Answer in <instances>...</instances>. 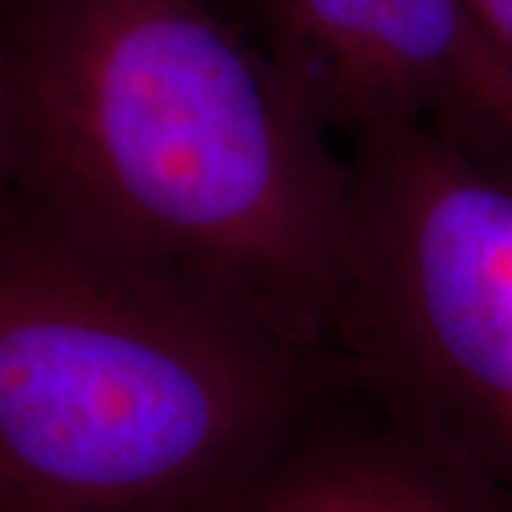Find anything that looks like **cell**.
Wrapping results in <instances>:
<instances>
[{
  "label": "cell",
  "instance_id": "6da1fadb",
  "mask_svg": "<svg viewBox=\"0 0 512 512\" xmlns=\"http://www.w3.org/2000/svg\"><path fill=\"white\" fill-rule=\"evenodd\" d=\"M12 211L185 279L316 348L336 319L348 163L208 0H0Z\"/></svg>",
  "mask_w": 512,
  "mask_h": 512
},
{
  "label": "cell",
  "instance_id": "7a4b0ae2",
  "mask_svg": "<svg viewBox=\"0 0 512 512\" xmlns=\"http://www.w3.org/2000/svg\"><path fill=\"white\" fill-rule=\"evenodd\" d=\"M313 348L177 276L0 220V512H197L291 450Z\"/></svg>",
  "mask_w": 512,
  "mask_h": 512
},
{
  "label": "cell",
  "instance_id": "3957f363",
  "mask_svg": "<svg viewBox=\"0 0 512 512\" xmlns=\"http://www.w3.org/2000/svg\"><path fill=\"white\" fill-rule=\"evenodd\" d=\"M333 336L413 436L512 478V185L439 128L359 134Z\"/></svg>",
  "mask_w": 512,
  "mask_h": 512
},
{
  "label": "cell",
  "instance_id": "277c9868",
  "mask_svg": "<svg viewBox=\"0 0 512 512\" xmlns=\"http://www.w3.org/2000/svg\"><path fill=\"white\" fill-rule=\"evenodd\" d=\"M265 49L322 126L419 123L512 146V66L467 0H259Z\"/></svg>",
  "mask_w": 512,
  "mask_h": 512
},
{
  "label": "cell",
  "instance_id": "5b68a950",
  "mask_svg": "<svg viewBox=\"0 0 512 512\" xmlns=\"http://www.w3.org/2000/svg\"><path fill=\"white\" fill-rule=\"evenodd\" d=\"M487 478L410 430L293 447L237 512H495Z\"/></svg>",
  "mask_w": 512,
  "mask_h": 512
},
{
  "label": "cell",
  "instance_id": "8992f818",
  "mask_svg": "<svg viewBox=\"0 0 512 512\" xmlns=\"http://www.w3.org/2000/svg\"><path fill=\"white\" fill-rule=\"evenodd\" d=\"M15 168H18V137H15V97L6 40L0 29V220L12 214L15 202Z\"/></svg>",
  "mask_w": 512,
  "mask_h": 512
},
{
  "label": "cell",
  "instance_id": "52a82bcc",
  "mask_svg": "<svg viewBox=\"0 0 512 512\" xmlns=\"http://www.w3.org/2000/svg\"><path fill=\"white\" fill-rule=\"evenodd\" d=\"M478 26L512 66V0H467Z\"/></svg>",
  "mask_w": 512,
  "mask_h": 512
},
{
  "label": "cell",
  "instance_id": "ba28073f",
  "mask_svg": "<svg viewBox=\"0 0 512 512\" xmlns=\"http://www.w3.org/2000/svg\"><path fill=\"white\" fill-rule=\"evenodd\" d=\"M197 512H237V498H234V501H225V504H217V507H205V510Z\"/></svg>",
  "mask_w": 512,
  "mask_h": 512
}]
</instances>
